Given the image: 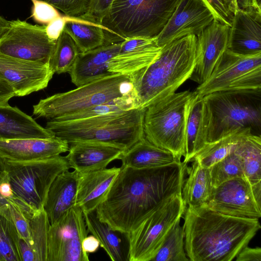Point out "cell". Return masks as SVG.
<instances>
[{
    "label": "cell",
    "instance_id": "obj_24",
    "mask_svg": "<svg viewBox=\"0 0 261 261\" xmlns=\"http://www.w3.org/2000/svg\"><path fill=\"white\" fill-rule=\"evenodd\" d=\"M79 177V172L68 170L53 181L43 206L50 225L75 205Z\"/></svg>",
    "mask_w": 261,
    "mask_h": 261
},
{
    "label": "cell",
    "instance_id": "obj_47",
    "mask_svg": "<svg viewBox=\"0 0 261 261\" xmlns=\"http://www.w3.org/2000/svg\"><path fill=\"white\" fill-rule=\"evenodd\" d=\"M82 245L84 251L88 254L96 252L100 246L98 239L93 234L86 237Z\"/></svg>",
    "mask_w": 261,
    "mask_h": 261
},
{
    "label": "cell",
    "instance_id": "obj_9",
    "mask_svg": "<svg viewBox=\"0 0 261 261\" xmlns=\"http://www.w3.org/2000/svg\"><path fill=\"white\" fill-rule=\"evenodd\" d=\"M193 93L189 90L175 92L145 108V138L179 159L185 155L187 110Z\"/></svg>",
    "mask_w": 261,
    "mask_h": 261
},
{
    "label": "cell",
    "instance_id": "obj_5",
    "mask_svg": "<svg viewBox=\"0 0 261 261\" xmlns=\"http://www.w3.org/2000/svg\"><path fill=\"white\" fill-rule=\"evenodd\" d=\"M203 98L206 144L239 129H250L261 136V89L219 91Z\"/></svg>",
    "mask_w": 261,
    "mask_h": 261
},
{
    "label": "cell",
    "instance_id": "obj_29",
    "mask_svg": "<svg viewBox=\"0 0 261 261\" xmlns=\"http://www.w3.org/2000/svg\"><path fill=\"white\" fill-rule=\"evenodd\" d=\"M187 168L188 177L185 179L182 197L188 206L199 207L205 206L213 189L210 168L202 167L195 160Z\"/></svg>",
    "mask_w": 261,
    "mask_h": 261
},
{
    "label": "cell",
    "instance_id": "obj_4",
    "mask_svg": "<svg viewBox=\"0 0 261 261\" xmlns=\"http://www.w3.org/2000/svg\"><path fill=\"white\" fill-rule=\"evenodd\" d=\"M145 111V109L134 108L76 120H48L45 127L68 144L79 141L100 142L125 151L144 137Z\"/></svg>",
    "mask_w": 261,
    "mask_h": 261
},
{
    "label": "cell",
    "instance_id": "obj_51",
    "mask_svg": "<svg viewBox=\"0 0 261 261\" xmlns=\"http://www.w3.org/2000/svg\"><path fill=\"white\" fill-rule=\"evenodd\" d=\"M254 197L258 204L261 207V181L251 185Z\"/></svg>",
    "mask_w": 261,
    "mask_h": 261
},
{
    "label": "cell",
    "instance_id": "obj_37",
    "mask_svg": "<svg viewBox=\"0 0 261 261\" xmlns=\"http://www.w3.org/2000/svg\"><path fill=\"white\" fill-rule=\"evenodd\" d=\"M30 222L31 246L35 261H47L48 233L50 224L44 208L34 213Z\"/></svg>",
    "mask_w": 261,
    "mask_h": 261
},
{
    "label": "cell",
    "instance_id": "obj_1",
    "mask_svg": "<svg viewBox=\"0 0 261 261\" xmlns=\"http://www.w3.org/2000/svg\"><path fill=\"white\" fill-rule=\"evenodd\" d=\"M187 165L180 161L155 168L121 167L95 210L98 218L114 229L129 233L161 204L181 193Z\"/></svg>",
    "mask_w": 261,
    "mask_h": 261
},
{
    "label": "cell",
    "instance_id": "obj_10",
    "mask_svg": "<svg viewBox=\"0 0 261 261\" xmlns=\"http://www.w3.org/2000/svg\"><path fill=\"white\" fill-rule=\"evenodd\" d=\"M186 209L182 193L175 194L156 208L128 233L129 261H151L166 236Z\"/></svg>",
    "mask_w": 261,
    "mask_h": 261
},
{
    "label": "cell",
    "instance_id": "obj_19",
    "mask_svg": "<svg viewBox=\"0 0 261 261\" xmlns=\"http://www.w3.org/2000/svg\"><path fill=\"white\" fill-rule=\"evenodd\" d=\"M162 47L155 37L125 39L121 42L118 53L110 60L109 70L114 74L130 75L152 62Z\"/></svg>",
    "mask_w": 261,
    "mask_h": 261
},
{
    "label": "cell",
    "instance_id": "obj_6",
    "mask_svg": "<svg viewBox=\"0 0 261 261\" xmlns=\"http://www.w3.org/2000/svg\"><path fill=\"white\" fill-rule=\"evenodd\" d=\"M180 1L114 0L100 23L106 42L156 37Z\"/></svg>",
    "mask_w": 261,
    "mask_h": 261
},
{
    "label": "cell",
    "instance_id": "obj_43",
    "mask_svg": "<svg viewBox=\"0 0 261 261\" xmlns=\"http://www.w3.org/2000/svg\"><path fill=\"white\" fill-rule=\"evenodd\" d=\"M114 0H91L88 12L81 17L83 19L100 24L102 18Z\"/></svg>",
    "mask_w": 261,
    "mask_h": 261
},
{
    "label": "cell",
    "instance_id": "obj_34",
    "mask_svg": "<svg viewBox=\"0 0 261 261\" xmlns=\"http://www.w3.org/2000/svg\"><path fill=\"white\" fill-rule=\"evenodd\" d=\"M80 53L71 37L64 31L56 40L49 64L54 73L69 72Z\"/></svg>",
    "mask_w": 261,
    "mask_h": 261
},
{
    "label": "cell",
    "instance_id": "obj_36",
    "mask_svg": "<svg viewBox=\"0 0 261 261\" xmlns=\"http://www.w3.org/2000/svg\"><path fill=\"white\" fill-rule=\"evenodd\" d=\"M136 108V99L132 92L113 100L90 108L76 113L50 120L67 121L88 118L114 112L129 110Z\"/></svg>",
    "mask_w": 261,
    "mask_h": 261
},
{
    "label": "cell",
    "instance_id": "obj_15",
    "mask_svg": "<svg viewBox=\"0 0 261 261\" xmlns=\"http://www.w3.org/2000/svg\"><path fill=\"white\" fill-rule=\"evenodd\" d=\"M54 72L49 63L14 58L0 53V79L24 96L45 88Z\"/></svg>",
    "mask_w": 261,
    "mask_h": 261
},
{
    "label": "cell",
    "instance_id": "obj_35",
    "mask_svg": "<svg viewBox=\"0 0 261 261\" xmlns=\"http://www.w3.org/2000/svg\"><path fill=\"white\" fill-rule=\"evenodd\" d=\"M177 221L166 236L163 243L151 261H187L184 249L183 227Z\"/></svg>",
    "mask_w": 261,
    "mask_h": 261
},
{
    "label": "cell",
    "instance_id": "obj_13",
    "mask_svg": "<svg viewBox=\"0 0 261 261\" xmlns=\"http://www.w3.org/2000/svg\"><path fill=\"white\" fill-rule=\"evenodd\" d=\"M45 28L19 19L10 21L9 29L0 39V53L24 60L49 63L56 41L48 38Z\"/></svg>",
    "mask_w": 261,
    "mask_h": 261
},
{
    "label": "cell",
    "instance_id": "obj_52",
    "mask_svg": "<svg viewBox=\"0 0 261 261\" xmlns=\"http://www.w3.org/2000/svg\"><path fill=\"white\" fill-rule=\"evenodd\" d=\"M10 24V21H8L0 16V39L9 29Z\"/></svg>",
    "mask_w": 261,
    "mask_h": 261
},
{
    "label": "cell",
    "instance_id": "obj_27",
    "mask_svg": "<svg viewBox=\"0 0 261 261\" xmlns=\"http://www.w3.org/2000/svg\"><path fill=\"white\" fill-rule=\"evenodd\" d=\"M87 228L113 261H129L128 233L114 229L99 220L95 211L84 213Z\"/></svg>",
    "mask_w": 261,
    "mask_h": 261
},
{
    "label": "cell",
    "instance_id": "obj_54",
    "mask_svg": "<svg viewBox=\"0 0 261 261\" xmlns=\"http://www.w3.org/2000/svg\"><path fill=\"white\" fill-rule=\"evenodd\" d=\"M5 176H4L2 178H0V182L2 181V180L4 178V177ZM8 206H9V204H8V201L7 199H6L5 198L3 197L0 194V210H2L6 207H8Z\"/></svg>",
    "mask_w": 261,
    "mask_h": 261
},
{
    "label": "cell",
    "instance_id": "obj_31",
    "mask_svg": "<svg viewBox=\"0 0 261 261\" xmlns=\"http://www.w3.org/2000/svg\"><path fill=\"white\" fill-rule=\"evenodd\" d=\"M234 152L250 184L261 181V136L251 133L246 135L237 144Z\"/></svg>",
    "mask_w": 261,
    "mask_h": 261
},
{
    "label": "cell",
    "instance_id": "obj_41",
    "mask_svg": "<svg viewBox=\"0 0 261 261\" xmlns=\"http://www.w3.org/2000/svg\"><path fill=\"white\" fill-rule=\"evenodd\" d=\"M33 6L32 17L40 23L48 24L61 16L56 8L44 1L31 0Z\"/></svg>",
    "mask_w": 261,
    "mask_h": 261
},
{
    "label": "cell",
    "instance_id": "obj_21",
    "mask_svg": "<svg viewBox=\"0 0 261 261\" xmlns=\"http://www.w3.org/2000/svg\"><path fill=\"white\" fill-rule=\"evenodd\" d=\"M121 42L105 43L93 49L80 52L69 72L72 83L79 87L114 74L109 71V65L118 53Z\"/></svg>",
    "mask_w": 261,
    "mask_h": 261
},
{
    "label": "cell",
    "instance_id": "obj_50",
    "mask_svg": "<svg viewBox=\"0 0 261 261\" xmlns=\"http://www.w3.org/2000/svg\"><path fill=\"white\" fill-rule=\"evenodd\" d=\"M238 9H254L259 11V9L256 6L255 0H236Z\"/></svg>",
    "mask_w": 261,
    "mask_h": 261
},
{
    "label": "cell",
    "instance_id": "obj_53",
    "mask_svg": "<svg viewBox=\"0 0 261 261\" xmlns=\"http://www.w3.org/2000/svg\"><path fill=\"white\" fill-rule=\"evenodd\" d=\"M230 11L234 14L238 9L236 0H224Z\"/></svg>",
    "mask_w": 261,
    "mask_h": 261
},
{
    "label": "cell",
    "instance_id": "obj_39",
    "mask_svg": "<svg viewBox=\"0 0 261 261\" xmlns=\"http://www.w3.org/2000/svg\"><path fill=\"white\" fill-rule=\"evenodd\" d=\"M10 214L20 238L31 245L30 218L12 200L7 199Z\"/></svg>",
    "mask_w": 261,
    "mask_h": 261
},
{
    "label": "cell",
    "instance_id": "obj_23",
    "mask_svg": "<svg viewBox=\"0 0 261 261\" xmlns=\"http://www.w3.org/2000/svg\"><path fill=\"white\" fill-rule=\"evenodd\" d=\"M120 168L113 167L80 173L75 205L83 213L95 211L104 200Z\"/></svg>",
    "mask_w": 261,
    "mask_h": 261
},
{
    "label": "cell",
    "instance_id": "obj_8",
    "mask_svg": "<svg viewBox=\"0 0 261 261\" xmlns=\"http://www.w3.org/2000/svg\"><path fill=\"white\" fill-rule=\"evenodd\" d=\"M13 192L12 200L30 217L43 208L55 178L70 168L60 155L30 161H4Z\"/></svg>",
    "mask_w": 261,
    "mask_h": 261
},
{
    "label": "cell",
    "instance_id": "obj_20",
    "mask_svg": "<svg viewBox=\"0 0 261 261\" xmlns=\"http://www.w3.org/2000/svg\"><path fill=\"white\" fill-rule=\"evenodd\" d=\"M68 149V143L56 137L0 140V157L3 161L23 162L44 159L60 155Z\"/></svg>",
    "mask_w": 261,
    "mask_h": 261
},
{
    "label": "cell",
    "instance_id": "obj_12",
    "mask_svg": "<svg viewBox=\"0 0 261 261\" xmlns=\"http://www.w3.org/2000/svg\"><path fill=\"white\" fill-rule=\"evenodd\" d=\"M88 232L83 211L74 206L50 225L47 261H89L82 245Z\"/></svg>",
    "mask_w": 261,
    "mask_h": 261
},
{
    "label": "cell",
    "instance_id": "obj_44",
    "mask_svg": "<svg viewBox=\"0 0 261 261\" xmlns=\"http://www.w3.org/2000/svg\"><path fill=\"white\" fill-rule=\"evenodd\" d=\"M66 16H60L46 25V33L49 39L56 41L61 35L65 25Z\"/></svg>",
    "mask_w": 261,
    "mask_h": 261
},
{
    "label": "cell",
    "instance_id": "obj_28",
    "mask_svg": "<svg viewBox=\"0 0 261 261\" xmlns=\"http://www.w3.org/2000/svg\"><path fill=\"white\" fill-rule=\"evenodd\" d=\"M121 167L142 169L162 167L181 161L171 152L151 143L145 137L119 158Z\"/></svg>",
    "mask_w": 261,
    "mask_h": 261
},
{
    "label": "cell",
    "instance_id": "obj_33",
    "mask_svg": "<svg viewBox=\"0 0 261 261\" xmlns=\"http://www.w3.org/2000/svg\"><path fill=\"white\" fill-rule=\"evenodd\" d=\"M19 238L9 206L0 210V261H22Z\"/></svg>",
    "mask_w": 261,
    "mask_h": 261
},
{
    "label": "cell",
    "instance_id": "obj_22",
    "mask_svg": "<svg viewBox=\"0 0 261 261\" xmlns=\"http://www.w3.org/2000/svg\"><path fill=\"white\" fill-rule=\"evenodd\" d=\"M68 151L65 158L69 167L80 173L106 168L124 152L111 144L88 141L69 143Z\"/></svg>",
    "mask_w": 261,
    "mask_h": 261
},
{
    "label": "cell",
    "instance_id": "obj_49",
    "mask_svg": "<svg viewBox=\"0 0 261 261\" xmlns=\"http://www.w3.org/2000/svg\"><path fill=\"white\" fill-rule=\"evenodd\" d=\"M0 194L7 199L13 198V192L9 181L7 173L0 182Z\"/></svg>",
    "mask_w": 261,
    "mask_h": 261
},
{
    "label": "cell",
    "instance_id": "obj_42",
    "mask_svg": "<svg viewBox=\"0 0 261 261\" xmlns=\"http://www.w3.org/2000/svg\"><path fill=\"white\" fill-rule=\"evenodd\" d=\"M213 14L218 22L231 26L233 14L230 11L224 0H202Z\"/></svg>",
    "mask_w": 261,
    "mask_h": 261
},
{
    "label": "cell",
    "instance_id": "obj_55",
    "mask_svg": "<svg viewBox=\"0 0 261 261\" xmlns=\"http://www.w3.org/2000/svg\"><path fill=\"white\" fill-rule=\"evenodd\" d=\"M7 174L5 166L3 160L0 157V178L5 176Z\"/></svg>",
    "mask_w": 261,
    "mask_h": 261
},
{
    "label": "cell",
    "instance_id": "obj_14",
    "mask_svg": "<svg viewBox=\"0 0 261 261\" xmlns=\"http://www.w3.org/2000/svg\"><path fill=\"white\" fill-rule=\"evenodd\" d=\"M205 206L232 217L255 219L261 217V207L254 197L251 185L245 177L213 188Z\"/></svg>",
    "mask_w": 261,
    "mask_h": 261
},
{
    "label": "cell",
    "instance_id": "obj_18",
    "mask_svg": "<svg viewBox=\"0 0 261 261\" xmlns=\"http://www.w3.org/2000/svg\"><path fill=\"white\" fill-rule=\"evenodd\" d=\"M227 49L243 56L261 54V11L236 10L230 27Z\"/></svg>",
    "mask_w": 261,
    "mask_h": 261
},
{
    "label": "cell",
    "instance_id": "obj_11",
    "mask_svg": "<svg viewBox=\"0 0 261 261\" xmlns=\"http://www.w3.org/2000/svg\"><path fill=\"white\" fill-rule=\"evenodd\" d=\"M261 89V54L243 56L227 49L195 92L204 96L226 90Z\"/></svg>",
    "mask_w": 261,
    "mask_h": 261
},
{
    "label": "cell",
    "instance_id": "obj_2",
    "mask_svg": "<svg viewBox=\"0 0 261 261\" xmlns=\"http://www.w3.org/2000/svg\"><path fill=\"white\" fill-rule=\"evenodd\" d=\"M183 226L192 261H231L260 228L258 219L223 215L204 206H188Z\"/></svg>",
    "mask_w": 261,
    "mask_h": 261
},
{
    "label": "cell",
    "instance_id": "obj_16",
    "mask_svg": "<svg viewBox=\"0 0 261 261\" xmlns=\"http://www.w3.org/2000/svg\"><path fill=\"white\" fill-rule=\"evenodd\" d=\"M215 17L202 0H181L160 34L158 45H164L185 36L199 35Z\"/></svg>",
    "mask_w": 261,
    "mask_h": 261
},
{
    "label": "cell",
    "instance_id": "obj_7",
    "mask_svg": "<svg viewBox=\"0 0 261 261\" xmlns=\"http://www.w3.org/2000/svg\"><path fill=\"white\" fill-rule=\"evenodd\" d=\"M130 75L115 73L57 93L33 106V114L48 120L70 115L132 92Z\"/></svg>",
    "mask_w": 261,
    "mask_h": 261
},
{
    "label": "cell",
    "instance_id": "obj_32",
    "mask_svg": "<svg viewBox=\"0 0 261 261\" xmlns=\"http://www.w3.org/2000/svg\"><path fill=\"white\" fill-rule=\"evenodd\" d=\"M251 134L250 129L237 130L215 142L207 144L198 152L193 160L202 167L210 168L234 151L239 142L246 135Z\"/></svg>",
    "mask_w": 261,
    "mask_h": 261
},
{
    "label": "cell",
    "instance_id": "obj_26",
    "mask_svg": "<svg viewBox=\"0 0 261 261\" xmlns=\"http://www.w3.org/2000/svg\"><path fill=\"white\" fill-rule=\"evenodd\" d=\"M206 109L203 96L195 91L187 107L185 128V163L192 161L206 143Z\"/></svg>",
    "mask_w": 261,
    "mask_h": 261
},
{
    "label": "cell",
    "instance_id": "obj_3",
    "mask_svg": "<svg viewBox=\"0 0 261 261\" xmlns=\"http://www.w3.org/2000/svg\"><path fill=\"white\" fill-rule=\"evenodd\" d=\"M196 40L190 35L164 45L152 62L130 74L137 108L145 109L175 93L190 79L195 65Z\"/></svg>",
    "mask_w": 261,
    "mask_h": 261
},
{
    "label": "cell",
    "instance_id": "obj_30",
    "mask_svg": "<svg viewBox=\"0 0 261 261\" xmlns=\"http://www.w3.org/2000/svg\"><path fill=\"white\" fill-rule=\"evenodd\" d=\"M64 31L71 37L80 52L93 49L106 43L104 29L101 24L79 17L66 16Z\"/></svg>",
    "mask_w": 261,
    "mask_h": 261
},
{
    "label": "cell",
    "instance_id": "obj_48",
    "mask_svg": "<svg viewBox=\"0 0 261 261\" xmlns=\"http://www.w3.org/2000/svg\"><path fill=\"white\" fill-rule=\"evenodd\" d=\"M15 96L12 88L0 79V105L8 103L9 100Z\"/></svg>",
    "mask_w": 261,
    "mask_h": 261
},
{
    "label": "cell",
    "instance_id": "obj_25",
    "mask_svg": "<svg viewBox=\"0 0 261 261\" xmlns=\"http://www.w3.org/2000/svg\"><path fill=\"white\" fill-rule=\"evenodd\" d=\"M54 135L31 116L9 103L0 105V140L49 139Z\"/></svg>",
    "mask_w": 261,
    "mask_h": 261
},
{
    "label": "cell",
    "instance_id": "obj_46",
    "mask_svg": "<svg viewBox=\"0 0 261 261\" xmlns=\"http://www.w3.org/2000/svg\"><path fill=\"white\" fill-rule=\"evenodd\" d=\"M19 246L22 261H35V254L30 243L20 238Z\"/></svg>",
    "mask_w": 261,
    "mask_h": 261
},
{
    "label": "cell",
    "instance_id": "obj_17",
    "mask_svg": "<svg viewBox=\"0 0 261 261\" xmlns=\"http://www.w3.org/2000/svg\"><path fill=\"white\" fill-rule=\"evenodd\" d=\"M230 27L215 20L197 36L196 62L190 79L201 84L228 49Z\"/></svg>",
    "mask_w": 261,
    "mask_h": 261
},
{
    "label": "cell",
    "instance_id": "obj_45",
    "mask_svg": "<svg viewBox=\"0 0 261 261\" xmlns=\"http://www.w3.org/2000/svg\"><path fill=\"white\" fill-rule=\"evenodd\" d=\"M236 261H260L261 248L245 246L236 256Z\"/></svg>",
    "mask_w": 261,
    "mask_h": 261
},
{
    "label": "cell",
    "instance_id": "obj_38",
    "mask_svg": "<svg viewBox=\"0 0 261 261\" xmlns=\"http://www.w3.org/2000/svg\"><path fill=\"white\" fill-rule=\"evenodd\" d=\"M210 168L213 188L226 181L245 177L240 160L234 151Z\"/></svg>",
    "mask_w": 261,
    "mask_h": 261
},
{
    "label": "cell",
    "instance_id": "obj_40",
    "mask_svg": "<svg viewBox=\"0 0 261 261\" xmlns=\"http://www.w3.org/2000/svg\"><path fill=\"white\" fill-rule=\"evenodd\" d=\"M69 17H81L88 11L91 0H43Z\"/></svg>",
    "mask_w": 261,
    "mask_h": 261
}]
</instances>
